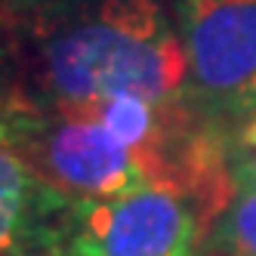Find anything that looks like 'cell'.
I'll use <instances>...</instances> for the list:
<instances>
[{
  "label": "cell",
  "mask_w": 256,
  "mask_h": 256,
  "mask_svg": "<svg viewBox=\"0 0 256 256\" xmlns=\"http://www.w3.org/2000/svg\"><path fill=\"white\" fill-rule=\"evenodd\" d=\"M226 164L238 192H256V105H241L238 120L226 133Z\"/></svg>",
  "instance_id": "cell-7"
},
{
  "label": "cell",
  "mask_w": 256,
  "mask_h": 256,
  "mask_svg": "<svg viewBox=\"0 0 256 256\" xmlns=\"http://www.w3.org/2000/svg\"><path fill=\"white\" fill-rule=\"evenodd\" d=\"M173 16L198 90L234 99L256 78V0H176Z\"/></svg>",
  "instance_id": "cell-4"
},
{
  "label": "cell",
  "mask_w": 256,
  "mask_h": 256,
  "mask_svg": "<svg viewBox=\"0 0 256 256\" xmlns=\"http://www.w3.org/2000/svg\"><path fill=\"white\" fill-rule=\"evenodd\" d=\"M192 256H204V250H200V253H198V250H194V253H192Z\"/></svg>",
  "instance_id": "cell-11"
},
{
  "label": "cell",
  "mask_w": 256,
  "mask_h": 256,
  "mask_svg": "<svg viewBox=\"0 0 256 256\" xmlns=\"http://www.w3.org/2000/svg\"><path fill=\"white\" fill-rule=\"evenodd\" d=\"M71 200L0 142V256H38L65 241Z\"/></svg>",
  "instance_id": "cell-5"
},
{
  "label": "cell",
  "mask_w": 256,
  "mask_h": 256,
  "mask_svg": "<svg viewBox=\"0 0 256 256\" xmlns=\"http://www.w3.org/2000/svg\"><path fill=\"white\" fill-rule=\"evenodd\" d=\"M210 216L176 188L145 186L130 194L74 200L65 247L74 256H192Z\"/></svg>",
  "instance_id": "cell-2"
},
{
  "label": "cell",
  "mask_w": 256,
  "mask_h": 256,
  "mask_svg": "<svg viewBox=\"0 0 256 256\" xmlns=\"http://www.w3.org/2000/svg\"><path fill=\"white\" fill-rule=\"evenodd\" d=\"M38 256H74L65 244H59V247H50V250H44V253H38Z\"/></svg>",
  "instance_id": "cell-10"
},
{
  "label": "cell",
  "mask_w": 256,
  "mask_h": 256,
  "mask_svg": "<svg viewBox=\"0 0 256 256\" xmlns=\"http://www.w3.org/2000/svg\"><path fill=\"white\" fill-rule=\"evenodd\" d=\"M232 105H234V108H241V105H256V78H253V80L241 90V93L232 99Z\"/></svg>",
  "instance_id": "cell-9"
},
{
  "label": "cell",
  "mask_w": 256,
  "mask_h": 256,
  "mask_svg": "<svg viewBox=\"0 0 256 256\" xmlns=\"http://www.w3.org/2000/svg\"><path fill=\"white\" fill-rule=\"evenodd\" d=\"M38 68L56 108L114 96L179 102L192 78L176 16L164 0H90L68 10L44 34Z\"/></svg>",
  "instance_id": "cell-1"
},
{
  "label": "cell",
  "mask_w": 256,
  "mask_h": 256,
  "mask_svg": "<svg viewBox=\"0 0 256 256\" xmlns=\"http://www.w3.org/2000/svg\"><path fill=\"white\" fill-rule=\"evenodd\" d=\"M52 0H0V12H28L34 6H46Z\"/></svg>",
  "instance_id": "cell-8"
},
{
  "label": "cell",
  "mask_w": 256,
  "mask_h": 256,
  "mask_svg": "<svg viewBox=\"0 0 256 256\" xmlns=\"http://www.w3.org/2000/svg\"><path fill=\"white\" fill-rule=\"evenodd\" d=\"M12 148L71 200H102L152 186L136 154L78 108H56Z\"/></svg>",
  "instance_id": "cell-3"
},
{
  "label": "cell",
  "mask_w": 256,
  "mask_h": 256,
  "mask_svg": "<svg viewBox=\"0 0 256 256\" xmlns=\"http://www.w3.org/2000/svg\"><path fill=\"white\" fill-rule=\"evenodd\" d=\"M204 238V256H256V192H238Z\"/></svg>",
  "instance_id": "cell-6"
}]
</instances>
